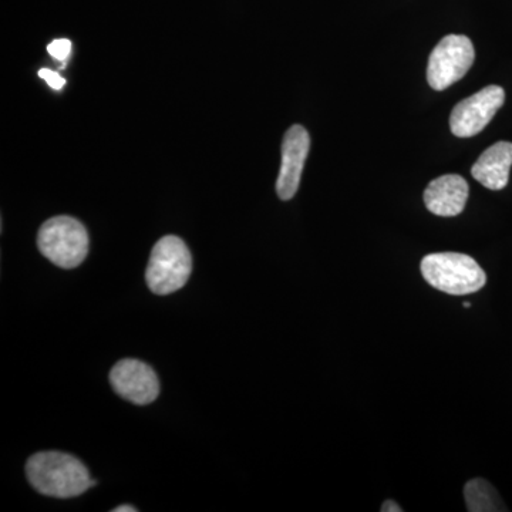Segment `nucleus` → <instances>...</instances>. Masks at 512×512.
<instances>
[{
  "label": "nucleus",
  "instance_id": "f257e3e1",
  "mask_svg": "<svg viewBox=\"0 0 512 512\" xmlns=\"http://www.w3.org/2000/svg\"><path fill=\"white\" fill-rule=\"evenodd\" d=\"M26 477L40 494L55 498L77 497L97 484L79 458L59 451H45L30 457Z\"/></svg>",
  "mask_w": 512,
  "mask_h": 512
},
{
  "label": "nucleus",
  "instance_id": "f03ea898",
  "mask_svg": "<svg viewBox=\"0 0 512 512\" xmlns=\"http://www.w3.org/2000/svg\"><path fill=\"white\" fill-rule=\"evenodd\" d=\"M427 284L450 295H470L487 284V275L474 258L457 252L424 256L420 265Z\"/></svg>",
  "mask_w": 512,
  "mask_h": 512
},
{
  "label": "nucleus",
  "instance_id": "7ed1b4c3",
  "mask_svg": "<svg viewBox=\"0 0 512 512\" xmlns=\"http://www.w3.org/2000/svg\"><path fill=\"white\" fill-rule=\"evenodd\" d=\"M192 271V258L183 239L168 235L154 245L148 261L146 281L156 295L180 291Z\"/></svg>",
  "mask_w": 512,
  "mask_h": 512
},
{
  "label": "nucleus",
  "instance_id": "20e7f679",
  "mask_svg": "<svg viewBox=\"0 0 512 512\" xmlns=\"http://www.w3.org/2000/svg\"><path fill=\"white\" fill-rule=\"evenodd\" d=\"M37 247L50 262L63 269L76 268L89 252V234L72 217L47 220L37 235Z\"/></svg>",
  "mask_w": 512,
  "mask_h": 512
},
{
  "label": "nucleus",
  "instance_id": "39448f33",
  "mask_svg": "<svg viewBox=\"0 0 512 512\" xmlns=\"http://www.w3.org/2000/svg\"><path fill=\"white\" fill-rule=\"evenodd\" d=\"M476 59L473 42L463 35H448L434 47L427 66L431 89L443 92L466 76Z\"/></svg>",
  "mask_w": 512,
  "mask_h": 512
},
{
  "label": "nucleus",
  "instance_id": "423d86ee",
  "mask_svg": "<svg viewBox=\"0 0 512 512\" xmlns=\"http://www.w3.org/2000/svg\"><path fill=\"white\" fill-rule=\"evenodd\" d=\"M504 100L503 87L488 86L468 99L460 101L451 111V133L460 138L477 136L503 107Z\"/></svg>",
  "mask_w": 512,
  "mask_h": 512
},
{
  "label": "nucleus",
  "instance_id": "0eeeda50",
  "mask_svg": "<svg viewBox=\"0 0 512 512\" xmlns=\"http://www.w3.org/2000/svg\"><path fill=\"white\" fill-rule=\"evenodd\" d=\"M110 383L120 397L138 406L153 403L160 393L156 372L136 359L120 360L111 370Z\"/></svg>",
  "mask_w": 512,
  "mask_h": 512
},
{
  "label": "nucleus",
  "instance_id": "6e6552de",
  "mask_svg": "<svg viewBox=\"0 0 512 512\" xmlns=\"http://www.w3.org/2000/svg\"><path fill=\"white\" fill-rule=\"evenodd\" d=\"M311 147V137L302 126H292L286 131L282 143V165L276 181V192L284 201L292 200L301 183L303 167Z\"/></svg>",
  "mask_w": 512,
  "mask_h": 512
},
{
  "label": "nucleus",
  "instance_id": "1a4fd4ad",
  "mask_svg": "<svg viewBox=\"0 0 512 512\" xmlns=\"http://www.w3.org/2000/svg\"><path fill=\"white\" fill-rule=\"evenodd\" d=\"M467 200V181L457 174L436 178L424 191L427 210L439 217H457L466 208Z\"/></svg>",
  "mask_w": 512,
  "mask_h": 512
},
{
  "label": "nucleus",
  "instance_id": "9d476101",
  "mask_svg": "<svg viewBox=\"0 0 512 512\" xmlns=\"http://www.w3.org/2000/svg\"><path fill=\"white\" fill-rule=\"evenodd\" d=\"M512 143L500 141L484 151L471 168V175L488 190L500 191L510 181Z\"/></svg>",
  "mask_w": 512,
  "mask_h": 512
},
{
  "label": "nucleus",
  "instance_id": "9b49d317",
  "mask_svg": "<svg viewBox=\"0 0 512 512\" xmlns=\"http://www.w3.org/2000/svg\"><path fill=\"white\" fill-rule=\"evenodd\" d=\"M464 497H466L467 510L470 512L507 511L493 485L483 478L468 481L464 488Z\"/></svg>",
  "mask_w": 512,
  "mask_h": 512
},
{
  "label": "nucleus",
  "instance_id": "f8f14e48",
  "mask_svg": "<svg viewBox=\"0 0 512 512\" xmlns=\"http://www.w3.org/2000/svg\"><path fill=\"white\" fill-rule=\"evenodd\" d=\"M47 52L57 62H66L69 59L70 53H72V42L67 39H57L47 46Z\"/></svg>",
  "mask_w": 512,
  "mask_h": 512
},
{
  "label": "nucleus",
  "instance_id": "ddd939ff",
  "mask_svg": "<svg viewBox=\"0 0 512 512\" xmlns=\"http://www.w3.org/2000/svg\"><path fill=\"white\" fill-rule=\"evenodd\" d=\"M39 76L42 77V79L45 80L53 90H57V92L62 90L64 84H66V80H64L59 73L53 72V70L42 69L39 72Z\"/></svg>",
  "mask_w": 512,
  "mask_h": 512
},
{
  "label": "nucleus",
  "instance_id": "4468645a",
  "mask_svg": "<svg viewBox=\"0 0 512 512\" xmlns=\"http://www.w3.org/2000/svg\"><path fill=\"white\" fill-rule=\"evenodd\" d=\"M403 508H400V505L394 503L393 500L384 501L382 505V512H402Z\"/></svg>",
  "mask_w": 512,
  "mask_h": 512
},
{
  "label": "nucleus",
  "instance_id": "2eb2a0df",
  "mask_svg": "<svg viewBox=\"0 0 512 512\" xmlns=\"http://www.w3.org/2000/svg\"><path fill=\"white\" fill-rule=\"evenodd\" d=\"M137 508L133 505H120V507L114 508L113 512H136Z\"/></svg>",
  "mask_w": 512,
  "mask_h": 512
},
{
  "label": "nucleus",
  "instance_id": "dca6fc26",
  "mask_svg": "<svg viewBox=\"0 0 512 512\" xmlns=\"http://www.w3.org/2000/svg\"><path fill=\"white\" fill-rule=\"evenodd\" d=\"M463 306H464V308H466V309L471 308V303L466 302V303H464V305H463Z\"/></svg>",
  "mask_w": 512,
  "mask_h": 512
}]
</instances>
